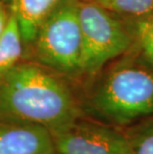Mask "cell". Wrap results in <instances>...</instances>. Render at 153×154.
Wrapping results in <instances>:
<instances>
[{
    "label": "cell",
    "mask_w": 153,
    "mask_h": 154,
    "mask_svg": "<svg viewBox=\"0 0 153 154\" xmlns=\"http://www.w3.org/2000/svg\"><path fill=\"white\" fill-rule=\"evenodd\" d=\"M81 117V109L60 75L20 62L0 79V120L33 123L55 132Z\"/></svg>",
    "instance_id": "1"
},
{
    "label": "cell",
    "mask_w": 153,
    "mask_h": 154,
    "mask_svg": "<svg viewBox=\"0 0 153 154\" xmlns=\"http://www.w3.org/2000/svg\"><path fill=\"white\" fill-rule=\"evenodd\" d=\"M87 106L93 116L113 126L153 117V72L138 65L112 68L93 88Z\"/></svg>",
    "instance_id": "2"
},
{
    "label": "cell",
    "mask_w": 153,
    "mask_h": 154,
    "mask_svg": "<svg viewBox=\"0 0 153 154\" xmlns=\"http://www.w3.org/2000/svg\"><path fill=\"white\" fill-rule=\"evenodd\" d=\"M79 3L80 0H60L39 27L30 45L36 63L60 76L82 75Z\"/></svg>",
    "instance_id": "3"
},
{
    "label": "cell",
    "mask_w": 153,
    "mask_h": 154,
    "mask_svg": "<svg viewBox=\"0 0 153 154\" xmlns=\"http://www.w3.org/2000/svg\"><path fill=\"white\" fill-rule=\"evenodd\" d=\"M112 13L90 0H80L83 51L81 74H96L131 46V37Z\"/></svg>",
    "instance_id": "4"
},
{
    "label": "cell",
    "mask_w": 153,
    "mask_h": 154,
    "mask_svg": "<svg viewBox=\"0 0 153 154\" xmlns=\"http://www.w3.org/2000/svg\"><path fill=\"white\" fill-rule=\"evenodd\" d=\"M52 134L59 154H132L126 133L105 122L80 117Z\"/></svg>",
    "instance_id": "5"
},
{
    "label": "cell",
    "mask_w": 153,
    "mask_h": 154,
    "mask_svg": "<svg viewBox=\"0 0 153 154\" xmlns=\"http://www.w3.org/2000/svg\"><path fill=\"white\" fill-rule=\"evenodd\" d=\"M54 137L47 127L0 120V154H55Z\"/></svg>",
    "instance_id": "6"
},
{
    "label": "cell",
    "mask_w": 153,
    "mask_h": 154,
    "mask_svg": "<svg viewBox=\"0 0 153 154\" xmlns=\"http://www.w3.org/2000/svg\"><path fill=\"white\" fill-rule=\"evenodd\" d=\"M20 27L25 46L33 43L43 21L60 0H2Z\"/></svg>",
    "instance_id": "7"
},
{
    "label": "cell",
    "mask_w": 153,
    "mask_h": 154,
    "mask_svg": "<svg viewBox=\"0 0 153 154\" xmlns=\"http://www.w3.org/2000/svg\"><path fill=\"white\" fill-rule=\"evenodd\" d=\"M24 47L20 27L11 13L8 24L0 36V79L22 62Z\"/></svg>",
    "instance_id": "8"
},
{
    "label": "cell",
    "mask_w": 153,
    "mask_h": 154,
    "mask_svg": "<svg viewBox=\"0 0 153 154\" xmlns=\"http://www.w3.org/2000/svg\"><path fill=\"white\" fill-rule=\"evenodd\" d=\"M116 14L145 17L153 13V0H90Z\"/></svg>",
    "instance_id": "9"
},
{
    "label": "cell",
    "mask_w": 153,
    "mask_h": 154,
    "mask_svg": "<svg viewBox=\"0 0 153 154\" xmlns=\"http://www.w3.org/2000/svg\"><path fill=\"white\" fill-rule=\"evenodd\" d=\"M125 133L132 154H153V120L139 124Z\"/></svg>",
    "instance_id": "10"
},
{
    "label": "cell",
    "mask_w": 153,
    "mask_h": 154,
    "mask_svg": "<svg viewBox=\"0 0 153 154\" xmlns=\"http://www.w3.org/2000/svg\"><path fill=\"white\" fill-rule=\"evenodd\" d=\"M136 32L143 54L153 66V17L139 20Z\"/></svg>",
    "instance_id": "11"
},
{
    "label": "cell",
    "mask_w": 153,
    "mask_h": 154,
    "mask_svg": "<svg viewBox=\"0 0 153 154\" xmlns=\"http://www.w3.org/2000/svg\"><path fill=\"white\" fill-rule=\"evenodd\" d=\"M10 15L11 12L9 10L8 6L2 0H0V36L4 32L6 26L8 24Z\"/></svg>",
    "instance_id": "12"
},
{
    "label": "cell",
    "mask_w": 153,
    "mask_h": 154,
    "mask_svg": "<svg viewBox=\"0 0 153 154\" xmlns=\"http://www.w3.org/2000/svg\"><path fill=\"white\" fill-rule=\"evenodd\" d=\"M55 154H59V153H58V152H57V153H55Z\"/></svg>",
    "instance_id": "13"
}]
</instances>
